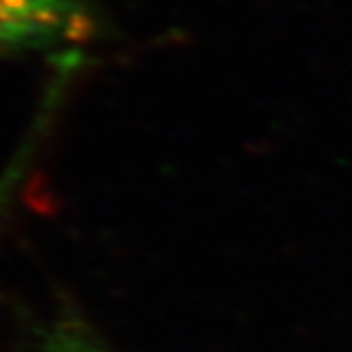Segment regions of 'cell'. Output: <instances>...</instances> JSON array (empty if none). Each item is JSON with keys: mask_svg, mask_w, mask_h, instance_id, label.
I'll use <instances>...</instances> for the list:
<instances>
[{"mask_svg": "<svg viewBox=\"0 0 352 352\" xmlns=\"http://www.w3.org/2000/svg\"><path fill=\"white\" fill-rule=\"evenodd\" d=\"M87 32L81 0H0V47L77 41Z\"/></svg>", "mask_w": 352, "mask_h": 352, "instance_id": "obj_1", "label": "cell"}, {"mask_svg": "<svg viewBox=\"0 0 352 352\" xmlns=\"http://www.w3.org/2000/svg\"><path fill=\"white\" fill-rule=\"evenodd\" d=\"M32 352H115L79 320H60L38 338Z\"/></svg>", "mask_w": 352, "mask_h": 352, "instance_id": "obj_2", "label": "cell"}, {"mask_svg": "<svg viewBox=\"0 0 352 352\" xmlns=\"http://www.w3.org/2000/svg\"><path fill=\"white\" fill-rule=\"evenodd\" d=\"M32 142L34 140H28L26 144H21L19 153L7 166V170L0 174V219H3V214L9 208L15 191L19 189L23 176H26V172H28V166H30V160H32V151H34Z\"/></svg>", "mask_w": 352, "mask_h": 352, "instance_id": "obj_3", "label": "cell"}]
</instances>
